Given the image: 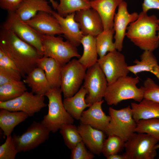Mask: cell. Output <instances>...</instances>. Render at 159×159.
<instances>
[{
	"mask_svg": "<svg viewBox=\"0 0 159 159\" xmlns=\"http://www.w3.org/2000/svg\"><path fill=\"white\" fill-rule=\"evenodd\" d=\"M0 48L14 61L23 77L37 67V60L43 56L14 33L2 28L0 32Z\"/></svg>",
	"mask_w": 159,
	"mask_h": 159,
	"instance_id": "cell-1",
	"label": "cell"
},
{
	"mask_svg": "<svg viewBox=\"0 0 159 159\" xmlns=\"http://www.w3.org/2000/svg\"><path fill=\"white\" fill-rule=\"evenodd\" d=\"M158 19L155 15H148L141 11L137 19L128 26L126 36L140 49L153 52L159 46Z\"/></svg>",
	"mask_w": 159,
	"mask_h": 159,
	"instance_id": "cell-2",
	"label": "cell"
},
{
	"mask_svg": "<svg viewBox=\"0 0 159 159\" xmlns=\"http://www.w3.org/2000/svg\"><path fill=\"white\" fill-rule=\"evenodd\" d=\"M139 82L138 77L128 75L119 79L107 85L104 100L110 105H117L123 100L129 99L140 102L144 98V92L141 87H137Z\"/></svg>",
	"mask_w": 159,
	"mask_h": 159,
	"instance_id": "cell-3",
	"label": "cell"
},
{
	"mask_svg": "<svg viewBox=\"0 0 159 159\" xmlns=\"http://www.w3.org/2000/svg\"><path fill=\"white\" fill-rule=\"evenodd\" d=\"M60 87L51 88L45 94L48 99V110L41 122L50 131L57 132L64 124H73L74 119L64 106Z\"/></svg>",
	"mask_w": 159,
	"mask_h": 159,
	"instance_id": "cell-4",
	"label": "cell"
},
{
	"mask_svg": "<svg viewBox=\"0 0 159 159\" xmlns=\"http://www.w3.org/2000/svg\"><path fill=\"white\" fill-rule=\"evenodd\" d=\"M42 42L44 56L54 59L62 67L72 58L81 56L77 47L60 37L42 35Z\"/></svg>",
	"mask_w": 159,
	"mask_h": 159,
	"instance_id": "cell-5",
	"label": "cell"
},
{
	"mask_svg": "<svg viewBox=\"0 0 159 159\" xmlns=\"http://www.w3.org/2000/svg\"><path fill=\"white\" fill-rule=\"evenodd\" d=\"M109 113L110 120L105 133L108 136L116 135L125 142L135 132L136 126L131 106L119 110L110 107Z\"/></svg>",
	"mask_w": 159,
	"mask_h": 159,
	"instance_id": "cell-6",
	"label": "cell"
},
{
	"mask_svg": "<svg viewBox=\"0 0 159 159\" xmlns=\"http://www.w3.org/2000/svg\"><path fill=\"white\" fill-rule=\"evenodd\" d=\"M158 140L145 133H133L125 143V159H153Z\"/></svg>",
	"mask_w": 159,
	"mask_h": 159,
	"instance_id": "cell-7",
	"label": "cell"
},
{
	"mask_svg": "<svg viewBox=\"0 0 159 159\" xmlns=\"http://www.w3.org/2000/svg\"><path fill=\"white\" fill-rule=\"evenodd\" d=\"M7 17L1 28L11 31L21 40L35 48L44 56L42 34L22 20L14 12L8 11Z\"/></svg>",
	"mask_w": 159,
	"mask_h": 159,
	"instance_id": "cell-8",
	"label": "cell"
},
{
	"mask_svg": "<svg viewBox=\"0 0 159 159\" xmlns=\"http://www.w3.org/2000/svg\"><path fill=\"white\" fill-rule=\"evenodd\" d=\"M87 69L73 59L62 67L60 88L64 98L71 97L79 90Z\"/></svg>",
	"mask_w": 159,
	"mask_h": 159,
	"instance_id": "cell-9",
	"label": "cell"
},
{
	"mask_svg": "<svg viewBox=\"0 0 159 159\" xmlns=\"http://www.w3.org/2000/svg\"><path fill=\"white\" fill-rule=\"evenodd\" d=\"M84 80L82 86L87 92L86 102L92 105L102 100L108 83L97 62L87 69Z\"/></svg>",
	"mask_w": 159,
	"mask_h": 159,
	"instance_id": "cell-10",
	"label": "cell"
},
{
	"mask_svg": "<svg viewBox=\"0 0 159 159\" xmlns=\"http://www.w3.org/2000/svg\"><path fill=\"white\" fill-rule=\"evenodd\" d=\"M50 132L41 122H33L21 135L13 136L18 153L29 151L37 147L48 139Z\"/></svg>",
	"mask_w": 159,
	"mask_h": 159,
	"instance_id": "cell-11",
	"label": "cell"
},
{
	"mask_svg": "<svg viewBox=\"0 0 159 159\" xmlns=\"http://www.w3.org/2000/svg\"><path fill=\"white\" fill-rule=\"evenodd\" d=\"M97 62L106 77L108 85L130 72L125 56L116 49L98 59Z\"/></svg>",
	"mask_w": 159,
	"mask_h": 159,
	"instance_id": "cell-12",
	"label": "cell"
},
{
	"mask_svg": "<svg viewBox=\"0 0 159 159\" xmlns=\"http://www.w3.org/2000/svg\"><path fill=\"white\" fill-rule=\"evenodd\" d=\"M44 95L36 94L27 91L19 97L5 102H0V109L10 111H22L32 116L47 105L44 102Z\"/></svg>",
	"mask_w": 159,
	"mask_h": 159,
	"instance_id": "cell-13",
	"label": "cell"
},
{
	"mask_svg": "<svg viewBox=\"0 0 159 159\" xmlns=\"http://www.w3.org/2000/svg\"><path fill=\"white\" fill-rule=\"evenodd\" d=\"M118 10L115 13L113 21L114 30V43L116 49L121 52L122 49L123 40L128 25L138 18L139 14L136 12H129L127 4L124 1L119 5Z\"/></svg>",
	"mask_w": 159,
	"mask_h": 159,
	"instance_id": "cell-14",
	"label": "cell"
},
{
	"mask_svg": "<svg viewBox=\"0 0 159 159\" xmlns=\"http://www.w3.org/2000/svg\"><path fill=\"white\" fill-rule=\"evenodd\" d=\"M74 18L84 35L96 37L104 29L99 14L91 7L76 12Z\"/></svg>",
	"mask_w": 159,
	"mask_h": 159,
	"instance_id": "cell-15",
	"label": "cell"
},
{
	"mask_svg": "<svg viewBox=\"0 0 159 159\" xmlns=\"http://www.w3.org/2000/svg\"><path fill=\"white\" fill-rule=\"evenodd\" d=\"M25 22L42 35H55L62 34L57 20L52 15L45 11L39 12L30 19Z\"/></svg>",
	"mask_w": 159,
	"mask_h": 159,
	"instance_id": "cell-16",
	"label": "cell"
},
{
	"mask_svg": "<svg viewBox=\"0 0 159 159\" xmlns=\"http://www.w3.org/2000/svg\"><path fill=\"white\" fill-rule=\"evenodd\" d=\"M103 100L95 102L82 113L80 123L89 125L95 129L105 132L110 120V117L105 114L102 106Z\"/></svg>",
	"mask_w": 159,
	"mask_h": 159,
	"instance_id": "cell-17",
	"label": "cell"
},
{
	"mask_svg": "<svg viewBox=\"0 0 159 159\" xmlns=\"http://www.w3.org/2000/svg\"><path fill=\"white\" fill-rule=\"evenodd\" d=\"M75 13L63 17L53 11L51 14L58 21L64 37L77 47L81 44V40L84 35L78 23L75 19Z\"/></svg>",
	"mask_w": 159,
	"mask_h": 159,
	"instance_id": "cell-18",
	"label": "cell"
},
{
	"mask_svg": "<svg viewBox=\"0 0 159 159\" xmlns=\"http://www.w3.org/2000/svg\"><path fill=\"white\" fill-rule=\"evenodd\" d=\"M77 128L82 141L90 151L94 154L100 155L105 140V132L89 125L80 123Z\"/></svg>",
	"mask_w": 159,
	"mask_h": 159,
	"instance_id": "cell-19",
	"label": "cell"
},
{
	"mask_svg": "<svg viewBox=\"0 0 159 159\" xmlns=\"http://www.w3.org/2000/svg\"><path fill=\"white\" fill-rule=\"evenodd\" d=\"M124 0H92L91 7L98 13L102 20L104 30L113 28L114 19L117 8Z\"/></svg>",
	"mask_w": 159,
	"mask_h": 159,
	"instance_id": "cell-20",
	"label": "cell"
},
{
	"mask_svg": "<svg viewBox=\"0 0 159 159\" xmlns=\"http://www.w3.org/2000/svg\"><path fill=\"white\" fill-rule=\"evenodd\" d=\"M53 11L47 0H23L15 12L22 20L26 22L40 11L51 14Z\"/></svg>",
	"mask_w": 159,
	"mask_h": 159,
	"instance_id": "cell-21",
	"label": "cell"
},
{
	"mask_svg": "<svg viewBox=\"0 0 159 159\" xmlns=\"http://www.w3.org/2000/svg\"><path fill=\"white\" fill-rule=\"evenodd\" d=\"M87 93V91L82 86L73 96L64 98L63 100L65 109L74 119L79 120L85 109L92 105L86 102L85 96Z\"/></svg>",
	"mask_w": 159,
	"mask_h": 159,
	"instance_id": "cell-22",
	"label": "cell"
},
{
	"mask_svg": "<svg viewBox=\"0 0 159 159\" xmlns=\"http://www.w3.org/2000/svg\"><path fill=\"white\" fill-rule=\"evenodd\" d=\"M37 66L44 71L51 88L60 87L62 66L54 59L45 56L38 59Z\"/></svg>",
	"mask_w": 159,
	"mask_h": 159,
	"instance_id": "cell-23",
	"label": "cell"
},
{
	"mask_svg": "<svg viewBox=\"0 0 159 159\" xmlns=\"http://www.w3.org/2000/svg\"><path fill=\"white\" fill-rule=\"evenodd\" d=\"M133 62L135 64L127 67L130 72L136 75L142 72H149L155 75L159 81V65L153 52L144 51L140 56V60L136 59Z\"/></svg>",
	"mask_w": 159,
	"mask_h": 159,
	"instance_id": "cell-24",
	"label": "cell"
},
{
	"mask_svg": "<svg viewBox=\"0 0 159 159\" xmlns=\"http://www.w3.org/2000/svg\"><path fill=\"white\" fill-rule=\"evenodd\" d=\"M132 116L137 122L141 120L159 118V103L143 98L137 103L131 104Z\"/></svg>",
	"mask_w": 159,
	"mask_h": 159,
	"instance_id": "cell-25",
	"label": "cell"
},
{
	"mask_svg": "<svg viewBox=\"0 0 159 159\" xmlns=\"http://www.w3.org/2000/svg\"><path fill=\"white\" fill-rule=\"evenodd\" d=\"M23 81L36 94L45 96L51 88L44 71L38 67L26 75Z\"/></svg>",
	"mask_w": 159,
	"mask_h": 159,
	"instance_id": "cell-26",
	"label": "cell"
},
{
	"mask_svg": "<svg viewBox=\"0 0 159 159\" xmlns=\"http://www.w3.org/2000/svg\"><path fill=\"white\" fill-rule=\"evenodd\" d=\"M29 117L27 114L22 111H10L0 109V127L4 136L11 135L14 128Z\"/></svg>",
	"mask_w": 159,
	"mask_h": 159,
	"instance_id": "cell-27",
	"label": "cell"
},
{
	"mask_svg": "<svg viewBox=\"0 0 159 159\" xmlns=\"http://www.w3.org/2000/svg\"><path fill=\"white\" fill-rule=\"evenodd\" d=\"M81 44L83 47V53L78 60L87 69L97 63L98 59L96 37L90 35H84Z\"/></svg>",
	"mask_w": 159,
	"mask_h": 159,
	"instance_id": "cell-28",
	"label": "cell"
},
{
	"mask_svg": "<svg viewBox=\"0 0 159 159\" xmlns=\"http://www.w3.org/2000/svg\"><path fill=\"white\" fill-rule=\"evenodd\" d=\"M24 81H15L0 85V102L14 99L27 91Z\"/></svg>",
	"mask_w": 159,
	"mask_h": 159,
	"instance_id": "cell-29",
	"label": "cell"
},
{
	"mask_svg": "<svg viewBox=\"0 0 159 159\" xmlns=\"http://www.w3.org/2000/svg\"><path fill=\"white\" fill-rule=\"evenodd\" d=\"M114 33L113 28L104 30L96 37V47L99 58L104 56L107 52L116 49L113 42Z\"/></svg>",
	"mask_w": 159,
	"mask_h": 159,
	"instance_id": "cell-30",
	"label": "cell"
},
{
	"mask_svg": "<svg viewBox=\"0 0 159 159\" xmlns=\"http://www.w3.org/2000/svg\"><path fill=\"white\" fill-rule=\"evenodd\" d=\"M57 13L65 17L80 10L91 7L90 0H59Z\"/></svg>",
	"mask_w": 159,
	"mask_h": 159,
	"instance_id": "cell-31",
	"label": "cell"
},
{
	"mask_svg": "<svg viewBox=\"0 0 159 159\" xmlns=\"http://www.w3.org/2000/svg\"><path fill=\"white\" fill-rule=\"evenodd\" d=\"M59 130L65 144L71 150L82 141L77 127L72 124H64Z\"/></svg>",
	"mask_w": 159,
	"mask_h": 159,
	"instance_id": "cell-32",
	"label": "cell"
},
{
	"mask_svg": "<svg viewBox=\"0 0 159 159\" xmlns=\"http://www.w3.org/2000/svg\"><path fill=\"white\" fill-rule=\"evenodd\" d=\"M136 122L135 132L147 134L159 141V118L141 120Z\"/></svg>",
	"mask_w": 159,
	"mask_h": 159,
	"instance_id": "cell-33",
	"label": "cell"
},
{
	"mask_svg": "<svg viewBox=\"0 0 159 159\" xmlns=\"http://www.w3.org/2000/svg\"><path fill=\"white\" fill-rule=\"evenodd\" d=\"M125 142L119 137L110 135L105 140L102 153L106 158L114 154L118 153L124 148Z\"/></svg>",
	"mask_w": 159,
	"mask_h": 159,
	"instance_id": "cell-34",
	"label": "cell"
},
{
	"mask_svg": "<svg viewBox=\"0 0 159 159\" xmlns=\"http://www.w3.org/2000/svg\"><path fill=\"white\" fill-rule=\"evenodd\" d=\"M144 92V98L159 103V86L151 78L148 77L141 87Z\"/></svg>",
	"mask_w": 159,
	"mask_h": 159,
	"instance_id": "cell-35",
	"label": "cell"
},
{
	"mask_svg": "<svg viewBox=\"0 0 159 159\" xmlns=\"http://www.w3.org/2000/svg\"><path fill=\"white\" fill-rule=\"evenodd\" d=\"M4 143L0 146V159H14L18 153L12 137H6Z\"/></svg>",
	"mask_w": 159,
	"mask_h": 159,
	"instance_id": "cell-36",
	"label": "cell"
},
{
	"mask_svg": "<svg viewBox=\"0 0 159 159\" xmlns=\"http://www.w3.org/2000/svg\"><path fill=\"white\" fill-rule=\"evenodd\" d=\"M22 77L17 70L0 67V85L10 82L20 81Z\"/></svg>",
	"mask_w": 159,
	"mask_h": 159,
	"instance_id": "cell-37",
	"label": "cell"
},
{
	"mask_svg": "<svg viewBox=\"0 0 159 159\" xmlns=\"http://www.w3.org/2000/svg\"><path fill=\"white\" fill-rule=\"evenodd\" d=\"M82 141L71 150L70 158L72 159H92L95 157L94 154L86 148Z\"/></svg>",
	"mask_w": 159,
	"mask_h": 159,
	"instance_id": "cell-38",
	"label": "cell"
},
{
	"mask_svg": "<svg viewBox=\"0 0 159 159\" xmlns=\"http://www.w3.org/2000/svg\"><path fill=\"white\" fill-rule=\"evenodd\" d=\"M23 0H0V7L8 11L15 12Z\"/></svg>",
	"mask_w": 159,
	"mask_h": 159,
	"instance_id": "cell-39",
	"label": "cell"
},
{
	"mask_svg": "<svg viewBox=\"0 0 159 159\" xmlns=\"http://www.w3.org/2000/svg\"><path fill=\"white\" fill-rule=\"evenodd\" d=\"M0 67L19 71L14 61L0 48Z\"/></svg>",
	"mask_w": 159,
	"mask_h": 159,
	"instance_id": "cell-40",
	"label": "cell"
},
{
	"mask_svg": "<svg viewBox=\"0 0 159 159\" xmlns=\"http://www.w3.org/2000/svg\"><path fill=\"white\" fill-rule=\"evenodd\" d=\"M142 9V11L146 13L152 9L159 10V0H143ZM158 22L159 24V18L158 19Z\"/></svg>",
	"mask_w": 159,
	"mask_h": 159,
	"instance_id": "cell-41",
	"label": "cell"
},
{
	"mask_svg": "<svg viewBox=\"0 0 159 159\" xmlns=\"http://www.w3.org/2000/svg\"><path fill=\"white\" fill-rule=\"evenodd\" d=\"M107 159H125V157L123 155H119L118 153L114 154L111 155L106 158Z\"/></svg>",
	"mask_w": 159,
	"mask_h": 159,
	"instance_id": "cell-42",
	"label": "cell"
},
{
	"mask_svg": "<svg viewBox=\"0 0 159 159\" xmlns=\"http://www.w3.org/2000/svg\"><path fill=\"white\" fill-rule=\"evenodd\" d=\"M51 2L52 6L55 10H56L58 5V3L54 0H49Z\"/></svg>",
	"mask_w": 159,
	"mask_h": 159,
	"instance_id": "cell-43",
	"label": "cell"
},
{
	"mask_svg": "<svg viewBox=\"0 0 159 159\" xmlns=\"http://www.w3.org/2000/svg\"><path fill=\"white\" fill-rule=\"evenodd\" d=\"M157 34L159 38V24L157 28Z\"/></svg>",
	"mask_w": 159,
	"mask_h": 159,
	"instance_id": "cell-44",
	"label": "cell"
},
{
	"mask_svg": "<svg viewBox=\"0 0 159 159\" xmlns=\"http://www.w3.org/2000/svg\"><path fill=\"white\" fill-rule=\"evenodd\" d=\"M155 148L156 149L159 148V144H157L155 145Z\"/></svg>",
	"mask_w": 159,
	"mask_h": 159,
	"instance_id": "cell-45",
	"label": "cell"
},
{
	"mask_svg": "<svg viewBox=\"0 0 159 159\" xmlns=\"http://www.w3.org/2000/svg\"><path fill=\"white\" fill-rule=\"evenodd\" d=\"M90 1H91V0H90Z\"/></svg>",
	"mask_w": 159,
	"mask_h": 159,
	"instance_id": "cell-46",
	"label": "cell"
}]
</instances>
